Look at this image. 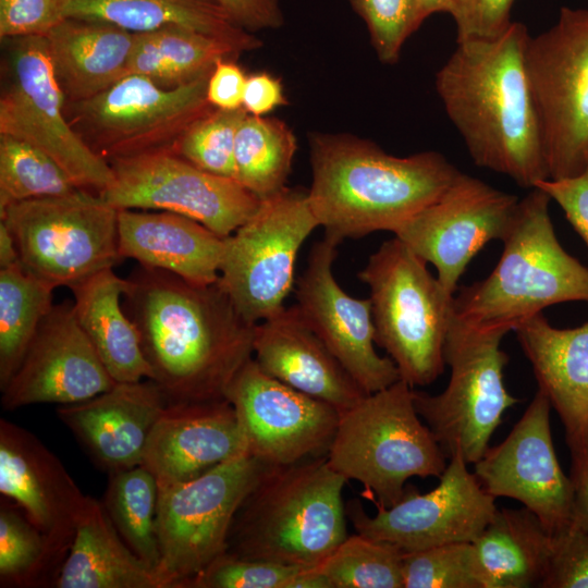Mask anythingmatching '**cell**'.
Here are the masks:
<instances>
[{"label":"cell","instance_id":"ac0fdd59","mask_svg":"<svg viewBox=\"0 0 588 588\" xmlns=\"http://www.w3.org/2000/svg\"><path fill=\"white\" fill-rule=\"evenodd\" d=\"M226 400L248 455L271 466L328 455L340 412L269 376L254 358L233 379Z\"/></svg>","mask_w":588,"mask_h":588},{"label":"cell","instance_id":"c3c4849f","mask_svg":"<svg viewBox=\"0 0 588 588\" xmlns=\"http://www.w3.org/2000/svg\"><path fill=\"white\" fill-rule=\"evenodd\" d=\"M243 29L255 33L284 24L280 0H213Z\"/></svg>","mask_w":588,"mask_h":588},{"label":"cell","instance_id":"f5cc1de1","mask_svg":"<svg viewBox=\"0 0 588 588\" xmlns=\"http://www.w3.org/2000/svg\"><path fill=\"white\" fill-rule=\"evenodd\" d=\"M461 2L462 0H416L417 22L419 27L425 20L436 13H448L454 17Z\"/></svg>","mask_w":588,"mask_h":588},{"label":"cell","instance_id":"9c48e42d","mask_svg":"<svg viewBox=\"0 0 588 588\" xmlns=\"http://www.w3.org/2000/svg\"><path fill=\"white\" fill-rule=\"evenodd\" d=\"M118 211L101 195L77 189L11 205L0 221L25 271L53 289L71 287L122 260Z\"/></svg>","mask_w":588,"mask_h":588},{"label":"cell","instance_id":"f35d334b","mask_svg":"<svg viewBox=\"0 0 588 588\" xmlns=\"http://www.w3.org/2000/svg\"><path fill=\"white\" fill-rule=\"evenodd\" d=\"M402 556L396 547L356 532L317 567L332 588H403Z\"/></svg>","mask_w":588,"mask_h":588},{"label":"cell","instance_id":"d4e9b609","mask_svg":"<svg viewBox=\"0 0 588 588\" xmlns=\"http://www.w3.org/2000/svg\"><path fill=\"white\" fill-rule=\"evenodd\" d=\"M253 358L269 376L332 405L340 414L367 395L295 305L256 324Z\"/></svg>","mask_w":588,"mask_h":588},{"label":"cell","instance_id":"2e32d148","mask_svg":"<svg viewBox=\"0 0 588 588\" xmlns=\"http://www.w3.org/2000/svg\"><path fill=\"white\" fill-rule=\"evenodd\" d=\"M460 454L449 458L439 483L420 493L406 486L402 499L392 506L377 504L369 515L360 500L345 504L356 532L396 547L403 553L451 542H473L494 516L495 498L478 481Z\"/></svg>","mask_w":588,"mask_h":588},{"label":"cell","instance_id":"d6a6232c","mask_svg":"<svg viewBox=\"0 0 588 588\" xmlns=\"http://www.w3.org/2000/svg\"><path fill=\"white\" fill-rule=\"evenodd\" d=\"M240 54L220 39L181 26H167L135 34L128 74L147 77L163 88H175L210 74L220 60L236 59Z\"/></svg>","mask_w":588,"mask_h":588},{"label":"cell","instance_id":"816d5d0a","mask_svg":"<svg viewBox=\"0 0 588 588\" xmlns=\"http://www.w3.org/2000/svg\"><path fill=\"white\" fill-rule=\"evenodd\" d=\"M573 486L568 529L588 534V456L571 466Z\"/></svg>","mask_w":588,"mask_h":588},{"label":"cell","instance_id":"30bf717a","mask_svg":"<svg viewBox=\"0 0 588 588\" xmlns=\"http://www.w3.org/2000/svg\"><path fill=\"white\" fill-rule=\"evenodd\" d=\"M1 40L0 134L38 147L78 188L101 195L113 183V171L71 126L45 37Z\"/></svg>","mask_w":588,"mask_h":588},{"label":"cell","instance_id":"5bb4252c","mask_svg":"<svg viewBox=\"0 0 588 588\" xmlns=\"http://www.w3.org/2000/svg\"><path fill=\"white\" fill-rule=\"evenodd\" d=\"M209 74L163 88L127 74L103 93L66 102V118L83 142L107 162L173 150L185 131L213 107L207 100Z\"/></svg>","mask_w":588,"mask_h":588},{"label":"cell","instance_id":"d6986e66","mask_svg":"<svg viewBox=\"0 0 588 588\" xmlns=\"http://www.w3.org/2000/svg\"><path fill=\"white\" fill-rule=\"evenodd\" d=\"M551 408L538 390L506 438L474 464V474L489 494L520 502L555 536L569 526L573 486L553 446Z\"/></svg>","mask_w":588,"mask_h":588},{"label":"cell","instance_id":"1f68e13d","mask_svg":"<svg viewBox=\"0 0 588 588\" xmlns=\"http://www.w3.org/2000/svg\"><path fill=\"white\" fill-rule=\"evenodd\" d=\"M68 17L101 21L134 34L181 26L228 42L241 53L261 47L255 34L236 25L213 0H71Z\"/></svg>","mask_w":588,"mask_h":588},{"label":"cell","instance_id":"7402d4cb","mask_svg":"<svg viewBox=\"0 0 588 588\" xmlns=\"http://www.w3.org/2000/svg\"><path fill=\"white\" fill-rule=\"evenodd\" d=\"M0 492L44 535L61 571L88 497L35 434L3 418L0 419Z\"/></svg>","mask_w":588,"mask_h":588},{"label":"cell","instance_id":"4dcf8cb0","mask_svg":"<svg viewBox=\"0 0 588 588\" xmlns=\"http://www.w3.org/2000/svg\"><path fill=\"white\" fill-rule=\"evenodd\" d=\"M473 544L483 588H543L555 536L525 506L503 507Z\"/></svg>","mask_w":588,"mask_h":588},{"label":"cell","instance_id":"603a6c76","mask_svg":"<svg viewBox=\"0 0 588 588\" xmlns=\"http://www.w3.org/2000/svg\"><path fill=\"white\" fill-rule=\"evenodd\" d=\"M168 406L150 379L115 382L83 402L61 405L59 419L90 460L108 474L138 466L149 434Z\"/></svg>","mask_w":588,"mask_h":588},{"label":"cell","instance_id":"ab89813d","mask_svg":"<svg viewBox=\"0 0 588 588\" xmlns=\"http://www.w3.org/2000/svg\"><path fill=\"white\" fill-rule=\"evenodd\" d=\"M403 588H483L473 542H451L402 556Z\"/></svg>","mask_w":588,"mask_h":588},{"label":"cell","instance_id":"7a4b0ae2","mask_svg":"<svg viewBox=\"0 0 588 588\" xmlns=\"http://www.w3.org/2000/svg\"><path fill=\"white\" fill-rule=\"evenodd\" d=\"M529 37L512 22L498 37L456 41L434 87L474 163L531 189L549 174L525 66Z\"/></svg>","mask_w":588,"mask_h":588},{"label":"cell","instance_id":"7dc6e473","mask_svg":"<svg viewBox=\"0 0 588 588\" xmlns=\"http://www.w3.org/2000/svg\"><path fill=\"white\" fill-rule=\"evenodd\" d=\"M535 187L560 206L588 248V168L574 176L539 181Z\"/></svg>","mask_w":588,"mask_h":588},{"label":"cell","instance_id":"5b68a950","mask_svg":"<svg viewBox=\"0 0 588 588\" xmlns=\"http://www.w3.org/2000/svg\"><path fill=\"white\" fill-rule=\"evenodd\" d=\"M550 201L537 187L518 200L497 266L487 278L454 295V318L507 333L548 306L588 303V268L560 244Z\"/></svg>","mask_w":588,"mask_h":588},{"label":"cell","instance_id":"ee69618b","mask_svg":"<svg viewBox=\"0 0 588 588\" xmlns=\"http://www.w3.org/2000/svg\"><path fill=\"white\" fill-rule=\"evenodd\" d=\"M71 0H0V38L44 36L68 19Z\"/></svg>","mask_w":588,"mask_h":588},{"label":"cell","instance_id":"bcb514c9","mask_svg":"<svg viewBox=\"0 0 588 588\" xmlns=\"http://www.w3.org/2000/svg\"><path fill=\"white\" fill-rule=\"evenodd\" d=\"M515 0H462L453 17L457 40L490 39L501 35L512 23Z\"/></svg>","mask_w":588,"mask_h":588},{"label":"cell","instance_id":"ba28073f","mask_svg":"<svg viewBox=\"0 0 588 588\" xmlns=\"http://www.w3.org/2000/svg\"><path fill=\"white\" fill-rule=\"evenodd\" d=\"M505 334L453 316L444 343V362L451 370L446 388L434 395L414 389L415 408L448 460L460 454L474 465L504 413L519 402L504 384L509 356L500 345Z\"/></svg>","mask_w":588,"mask_h":588},{"label":"cell","instance_id":"b9f144b4","mask_svg":"<svg viewBox=\"0 0 588 588\" xmlns=\"http://www.w3.org/2000/svg\"><path fill=\"white\" fill-rule=\"evenodd\" d=\"M366 24L370 44L384 64H395L418 28L416 0H346Z\"/></svg>","mask_w":588,"mask_h":588},{"label":"cell","instance_id":"e0dca14e","mask_svg":"<svg viewBox=\"0 0 588 588\" xmlns=\"http://www.w3.org/2000/svg\"><path fill=\"white\" fill-rule=\"evenodd\" d=\"M518 198L460 171L429 205L400 224L394 236L437 269L444 289L455 295L467 265L493 240L502 241Z\"/></svg>","mask_w":588,"mask_h":588},{"label":"cell","instance_id":"6da1fadb","mask_svg":"<svg viewBox=\"0 0 588 588\" xmlns=\"http://www.w3.org/2000/svg\"><path fill=\"white\" fill-rule=\"evenodd\" d=\"M128 279L122 305L167 404L226 400L253 358L256 324L242 317L218 281L197 285L140 265Z\"/></svg>","mask_w":588,"mask_h":588},{"label":"cell","instance_id":"ffe728a7","mask_svg":"<svg viewBox=\"0 0 588 588\" xmlns=\"http://www.w3.org/2000/svg\"><path fill=\"white\" fill-rule=\"evenodd\" d=\"M340 243L324 235L316 242L296 281V308L351 377L371 394L401 379L389 356L375 348L369 298H355L338 283L332 267Z\"/></svg>","mask_w":588,"mask_h":588},{"label":"cell","instance_id":"44dd1931","mask_svg":"<svg viewBox=\"0 0 588 588\" xmlns=\"http://www.w3.org/2000/svg\"><path fill=\"white\" fill-rule=\"evenodd\" d=\"M115 384L81 328L73 303L53 305L20 367L5 385V411L40 404H74Z\"/></svg>","mask_w":588,"mask_h":588},{"label":"cell","instance_id":"681fc988","mask_svg":"<svg viewBox=\"0 0 588 588\" xmlns=\"http://www.w3.org/2000/svg\"><path fill=\"white\" fill-rule=\"evenodd\" d=\"M247 76L235 59L220 60L207 82V100L215 109L243 108V95Z\"/></svg>","mask_w":588,"mask_h":588},{"label":"cell","instance_id":"f546056e","mask_svg":"<svg viewBox=\"0 0 588 588\" xmlns=\"http://www.w3.org/2000/svg\"><path fill=\"white\" fill-rule=\"evenodd\" d=\"M58 588H167L157 569L123 541L101 502L88 497Z\"/></svg>","mask_w":588,"mask_h":588},{"label":"cell","instance_id":"277c9868","mask_svg":"<svg viewBox=\"0 0 588 588\" xmlns=\"http://www.w3.org/2000/svg\"><path fill=\"white\" fill-rule=\"evenodd\" d=\"M346 482L327 456L271 466L236 511L225 552L303 568L320 565L348 536Z\"/></svg>","mask_w":588,"mask_h":588},{"label":"cell","instance_id":"836d02e7","mask_svg":"<svg viewBox=\"0 0 588 588\" xmlns=\"http://www.w3.org/2000/svg\"><path fill=\"white\" fill-rule=\"evenodd\" d=\"M296 137L283 121L246 114L234 146V180L260 200L286 187Z\"/></svg>","mask_w":588,"mask_h":588},{"label":"cell","instance_id":"d590c367","mask_svg":"<svg viewBox=\"0 0 588 588\" xmlns=\"http://www.w3.org/2000/svg\"><path fill=\"white\" fill-rule=\"evenodd\" d=\"M158 494L157 479L145 466L138 465L109 474L101 502L126 546L157 571L160 562L156 532Z\"/></svg>","mask_w":588,"mask_h":588},{"label":"cell","instance_id":"f6af8a7d","mask_svg":"<svg viewBox=\"0 0 588 588\" xmlns=\"http://www.w3.org/2000/svg\"><path fill=\"white\" fill-rule=\"evenodd\" d=\"M543 588H588V534L555 535V551Z\"/></svg>","mask_w":588,"mask_h":588},{"label":"cell","instance_id":"83f0119b","mask_svg":"<svg viewBox=\"0 0 588 588\" xmlns=\"http://www.w3.org/2000/svg\"><path fill=\"white\" fill-rule=\"evenodd\" d=\"M134 36L113 24L76 17L44 35L66 102L90 99L127 75Z\"/></svg>","mask_w":588,"mask_h":588},{"label":"cell","instance_id":"8992f818","mask_svg":"<svg viewBox=\"0 0 588 588\" xmlns=\"http://www.w3.org/2000/svg\"><path fill=\"white\" fill-rule=\"evenodd\" d=\"M413 392L400 379L340 414L328 463L347 480L360 482L376 505L392 506L408 479L439 478L448 465L415 408Z\"/></svg>","mask_w":588,"mask_h":588},{"label":"cell","instance_id":"8fae6325","mask_svg":"<svg viewBox=\"0 0 588 588\" xmlns=\"http://www.w3.org/2000/svg\"><path fill=\"white\" fill-rule=\"evenodd\" d=\"M525 66L549 179L574 176L588 168V10L563 7L529 37Z\"/></svg>","mask_w":588,"mask_h":588},{"label":"cell","instance_id":"4316f807","mask_svg":"<svg viewBox=\"0 0 588 588\" xmlns=\"http://www.w3.org/2000/svg\"><path fill=\"white\" fill-rule=\"evenodd\" d=\"M118 242L122 259L133 258L197 285L219 279L224 237L192 218L119 209Z\"/></svg>","mask_w":588,"mask_h":588},{"label":"cell","instance_id":"f907efd6","mask_svg":"<svg viewBox=\"0 0 588 588\" xmlns=\"http://www.w3.org/2000/svg\"><path fill=\"white\" fill-rule=\"evenodd\" d=\"M286 102L284 88L279 78L268 72H257L247 76L243 108L248 114L268 115Z\"/></svg>","mask_w":588,"mask_h":588},{"label":"cell","instance_id":"e575fe53","mask_svg":"<svg viewBox=\"0 0 588 588\" xmlns=\"http://www.w3.org/2000/svg\"><path fill=\"white\" fill-rule=\"evenodd\" d=\"M53 287L21 264L0 269V389L20 367L44 318L51 310Z\"/></svg>","mask_w":588,"mask_h":588},{"label":"cell","instance_id":"9a60e30c","mask_svg":"<svg viewBox=\"0 0 588 588\" xmlns=\"http://www.w3.org/2000/svg\"><path fill=\"white\" fill-rule=\"evenodd\" d=\"M109 163L114 180L101 196L114 208L182 215L221 237L231 235L260 204L235 180L206 172L172 150Z\"/></svg>","mask_w":588,"mask_h":588},{"label":"cell","instance_id":"60d3db41","mask_svg":"<svg viewBox=\"0 0 588 588\" xmlns=\"http://www.w3.org/2000/svg\"><path fill=\"white\" fill-rule=\"evenodd\" d=\"M246 114L244 108H213L185 131L172 151L206 172L234 180L235 137Z\"/></svg>","mask_w":588,"mask_h":588},{"label":"cell","instance_id":"7c38bea8","mask_svg":"<svg viewBox=\"0 0 588 588\" xmlns=\"http://www.w3.org/2000/svg\"><path fill=\"white\" fill-rule=\"evenodd\" d=\"M317 226L308 191L284 187L224 237L218 283L245 320L257 324L285 307L298 250Z\"/></svg>","mask_w":588,"mask_h":588},{"label":"cell","instance_id":"f1b7e54d","mask_svg":"<svg viewBox=\"0 0 588 588\" xmlns=\"http://www.w3.org/2000/svg\"><path fill=\"white\" fill-rule=\"evenodd\" d=\"M130 285L128 278L122 279L109 268L70 287L76 319L115 382L151 377L138 329L122 305Z\"/></svg>","mask_w":588,"mask_h":588},{"label":"cell","instance_id":"7bdbcfd3","mask_svg":"<svg viewBox=\"0 0 588 588\" xmlns=\"http://www.w3.org/2000/svg\"><path fill=\"white\" fill-rule=\"evenodd\" d=\"M302 568L224 552L189 579L184 588H291Z\"/></svg>","mask_w":588,"mask_h":588},{"label":"cell","instance_id":"4fadbf2b","mask_svg":"<svg viewBox=\"0 0 588 588\" xmlns=\"http://www.w3.org/2000/svg\"><path fill=\"white\" fill-rule=\"evenodd\" d=\"M270 467L242 454L194 479L159 489L158 572L167 588H184L226 551L236 511Z\"/></svg>","mask_w":588,"mask_h":588},{"label":"cell","instance_id":"3957f363","mask_svg":"<svg viewBox=\"0 0 588 588\" xmlns=\"http://www.w3.org/2000/svg\"><path fill=\"white\" fill-rule=\"evenodd\" d=\"M308 200L324 235L341 243L393 232L432 203L460 170L433 150L397 157L350 134L309 135Z\"/></svg>","mask_w":588,"mask_h":588},{"label":"cell","instance_id":"db71d44e","mask_svg":"<svg viewBox=\"0 0 588 588\" xmlns=\"http://www.w3.org/2000/svg\"><path fill=\"white\" fill-rule=\"evenodd\" d=\"M20 262L19 252L11 231L0 221V269Z\"/></svg>","mask_w":588,"mask_h":588},{"label":"cell","instance_id":"74e56055","mask_svg":"<svg viewBox=\"0 0 588 588\" xmlns=\"http://www.w3.org/2000/svg\"><path fill=\"white\" fill-rule=\"evenodd\" d=\"M59 573L44 535L29 522L17 505L1 497V586H54Z\"/></svg>","mask_w":588,"mask_h":588},{"label":"cell","instance_id":"8d00e7d4","mask_svg":"<svg viewBox=\"0 0 588 588\" xmlns=\"http://www.w3.org/2000/svg\"><path fill=\"white\" fill-rule=\"evenodd\" d=\"M78 188L38 147L0 134V212L16 203L71 194Z\"/></svg>","mask_w":588,"mask_h":588},{"label":"cell","instance_id":"cb8c5ba5","mask_svg":"<svg viewBox=\"0 0 588 588\" xmlns=\"http://www.w3.org/2000/svg\"><path fill=\"white\" fill-rule=\"evenodd\" d=\"M242 454H247L245 440L228 400L168 405L149 434L140 465L161 489Z\"/></svg>","mask_w":588,"mask_h":588},{"label":"cell","instance_id":"52a82bcc","mask_svg":"<svg viewBox=\"0 0 588 588\" xmlns=\"http://www.w3.org/2000/svg\"><path fill=\"white\" fill-rule=\"evenodd\" d=\"M357 275L369 289L376 344L401 379L412 388L434 382L446 366L454 295L396 236L384 241Z\"/></svg>","mask_w":588,"mask_h":588},{"label":"cell","instance_id":"484cf974","mask_svg":"<svg viewBox=\"0 0 588 588\" xmlns=\"http://www.w3.org/2000/svg\"><path fill=\"white\" fill-rule=\"evenodd\" d=\"M538 390L558 413L572 466L588 456V322L569 329L538 314L514 329Z\"/></svg>","mask_w":588,"mask_h":588}]
</instances>
